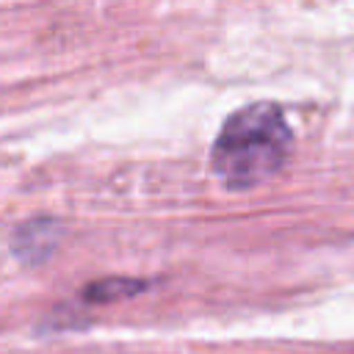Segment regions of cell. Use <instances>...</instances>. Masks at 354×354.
<instances>
[{"instance_id":"cell-1","label":"cell","mask_w":354,"mask_h":354,"mask_svg":"<svg viewBox=\"0 0 354 354\" xmlns=\"http://www.w3.org/2000/svg\"><path fill=\"white\" fill-rule=\"evenodd\" d=\"M293 152V133L279 105L254 102L221 124L210 166L216 177L230 188H252L274 177Z\"/></svg>"},{"instance_id":"cell-2","label":"cell","mask_w":354,"mask_h":354,"mask_svg":"<svg viewBox=\"0 0 354 354\" xmlns=\"http://www.w3.org/2000/svg\"><path fill=\"white\" fill-rule=\"evenodd\" d=\"M133 290H138V285L130 282V279H124V282H122V279H108V282H97V285H91V288L86 290V296L108 301V299H116V296H122V293H133Z\"/></svg>"}]
</instances>
